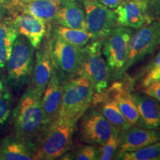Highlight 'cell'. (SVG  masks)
<instances>
[{
  "label": "cell",
  "mask_w": 160,
  "mask_h": 160,
  "mask_svg": "<svg viewBox=\"0 0 160 160\" xmlns=\"http://www.w3.org/2000/svg\"><path fill=\"white\" fill-rule=\"evenodd\" d=\"M157 68H160V51L156 55V57L145 66V68L143 70V73L145 74L147 72L150 71L151 70Z\"/></svg>",
  "instance_id": "cell-29"
},
{
  "label": "cell",
  "mask_w": 160,
  "mask_h": 160,
  "mask_svg": "<svg viewBox=\"0 0 160 160\" xmlns=\"http://www.w3.org/2000/svg\"><path fill=\"white\" fill-rule=\"evenodd\" d=\"M50 47L53 69L62 82L77 77L81 58V48L55 35L51 39Z\"/></svg>",
  "instance_id": "cell-7"
},
{
  "label": "cell",
  "mask_w": 160,
  "mask_h": 160,
  "mask_svg": "<svg viewBox=\"0 0 160 160\" xmlns=\"http://www.w3.org/2000/svg\"><path fill=\"white\" fill-rule=\"evenodd\" d=\"M131 37L132 31L130 28L118 25L103 40L102 53L112 81L119 79L123 75Z\"/></svg>",
  "instance_id": "cell-6"
},
{
  "label": "cell",
  "mask_w": 160,
  "mask_h": 160,
  "mask_svg": "<svg viewBox=\"0 0 160 160\" xmlns=\"http://www.w3.org/2000/svg\"><path fill=\"white\" fill-rule=\"evenodd\" d=\"M0 5L5 6V7L7 8V6L9 5H8V2L6 0H0Z\"/></svg>",
  "instance_id": "cell-34"
},
{
  "label": "cell",
  "mask_w": 160,
  "mask_h": 160,
  "mask_svg": "<svg viewBox=\"0 0 160 160\" xmlns=\"http://www.w3.org/2000/svg\"><path fill=\"white\" fill-rule=\"evenodd\" d=\"M99 158V151L97 146L85 145L79 148L74 154L71 157V159L77 160H97Z\"/></svg>",
  "instance_id": "cell-26"
},
{
  "label": "cell",
  "mask_w": 160,
  "mask_h": 160,
  "mask_svg": "<svg viewBox=\"0 0 160 160\" xmlns=\"http://www.w3.org/2000/svg\"><path fill=\"white\" fill-rule=\"evenodd\" d=\"M28 1V0H18V3H23V2H25Z\"/></svg>",
  "instance_id": "cell-35"
},
{
  "label": "cell",
  "mask_w": 160,
  "mask_h": 160,
  "mask_svg": "<svg viewBox=\"0 0 160 160\" xmlns=\"http://www.w3.org/2000/svg\"><path fill=\"white\" fill-rule=\"evenodd\" d=\"M34 48L22 35L16 39L7 64V80L11 85L22 88L31 80L34 65Z\"/></svg>",
  "instance_id": "cell-5"
},
{
  "label": "cell",
  "mask_w": 160,
  "mask_h": 160,
  "mask_svg": "<svg viewBox=\"0 0 160 160\" xmlns=\"http://www.w3.org/2000/svg\"><path fill=\"white\" fill-rule=\"evenodd\" d=\"M34 154V143L16 136L5 137L0 142V160H32Z\"/></svg>",
  "instance_id": "cell-18"
},
{
  "label": "cell",
  "mask_w": 160,
  "mask_h": 160,
  "mask_svg": "<svg viewBox=\"0 0 160 160\" xmlns=\"http://www.w3.org/2000/svg\"><path fill=\"white\" fill-rule=\"evenodd\" d=\"M18 36L13 19L5 17L0 20V68L6 66Z\"/></svg>",
  "instance_id": "cell-20"
},
{
  "label": "cell",
  "mask_w": 160,
  "mask_h": 160,
  "mask_svg": "<svg viewBox=\"0 0 160 160\" xmlns=\"http://www.w3.org/2000/svg\"><path fill=\"white\" fill-rule=\"evenodd\" d=\"M24 13H27L45 22L54 19L61 5L48 0H30L20 4Z\"/></svg>",
  "instance_id": "cell-21"
},
{
  "label": "cell",
  "mask_w": 160,
  "mask_h": 160,
  "mask_svg": "<svg viewBox=\"0 0 160 160\" xmlns=\"http://www.w3.org/2000/svg\"><path fill=\"white\" fill-rule=\"evenodd\" d=\"M77 119L57 118L44 130L35 144L34 159H59L71 148Z\"/></svg>",
  "instance_id": "cell-2"
},
{
  "label": "cell",
  "mask_w": 160,
  "mask_h": 160,
  "mask_svg": "<svg viewBox=\"0 0 160 160\" xmlns=\"http://www.w3.org/2000/svg\"><path fill=\"white\" fill-rule=\"evenodd\" d=\"M53 35L78 48H83L91 40V37L86 30L73 29L59 25L56 28Z\"/></svg>",
  "instance_id": "cell-22"
},
{
  "label": "cell",
  "mask_w": 160,
  "mask_h": 160,
  "mask_svg": "<svg viewBox=\"0 0 160 160\" xmlns=\"http://www.w3.org/2000/svg\"><path fill=\"white\" fill-rule=\"evenodd\" d=\"M145 1L147 4V7L150 5L158 13H160V0H145Z\"/></svg>",
  "instance_id": "cell-31"
},
{
  "label": "cell",
  "mask_w": 160,
  "mask_h": 160,
  "mask_svg": "<svg viewBox=\"0 0 160 160\" xmlns=\"http://www.w3.org/2000/svg\"><path fill=\"white\" fill-rule=\"evenodd\" d=\"M66 1H71V2H75V1H79V0H66Z\"/></svg>",
  "instance_id": "cell-36"
},
{
  "label": "cell",
  "mask_w": 160,
  "mask_h": 160,
  "mask_svg": "<svg viewBox=\"0 0 160 160\" xmlns=\"http://www.w3.org/2000/svg\"><path fill=\"white\" fill-rule=\"evenodd\" d=\"M86 31L92 40H104L118 26L115 12L97 0H84Z\"/></svg>",
  "instance_id": "cell-8"
},
{
  "label": "cell",
  "mask_w": 160,
  "mask_h": 160,
  "mask_svg": "<svg viewBox=\"0 0 160 160\" xmlns=\"http://www.w3.org/2000/svg\"><path fill=\"white\" fill-rule=\"evenodd\" d=\"M103 40H93L81 48L77 76H85L94 88V93L105 91L111 81L108 66L102 53Z\"/></svg>",
  "instance_id": "cell-4"
},
{
  "label": "cell",
  "mask_w": 160,
  "mask_h": 160,
  "mask_svg": "<svg viewBox=\"0 0 160 160\" xmlns=\"http://www.w3.org/2000/svg\"><path fill=\"white\" fill-rule=\"evenodd\" d=\"M11 113V93L0 80V127L8 121Z\"/></svg>",
  "instance_id": "cell-25"
},
{
  "label": "cell",
  "mask_w": 160,
  "mask_h": 160,
  "mask_svg": "<svg viewBox=\"0 0 160 160\" xmlns=\"http://www.w3.org/2000/svg\"><path fill=\"white\" fill-rule=\"evenodd\" d=\"M160 80V68L151 70L145 73V77L142 81V87L145 88L153 82Z\"/></svg>",
  "instance_id": "cell-28"
},
{
  "label": "cell",
  "mask_w": 160,
  "mask_h": 160,
  "mask_svg": "<svg viewBox=\"0 0 160 160\" xmlns=\"http://www.w3.org/2000/svg\"><path fill=\"white\" fill-rule=\"evenodd\" d=\"M137 105L139 119L137 126L148 129H160V104L149 96L132 94Z\"/></svg>",
  "instance_id": "cell-15"
},
{
  "label": "cell",
  "mask_w": 160,
  "mask_h": 160,
  "mask_svg": "<svg viewBox=\"0 0 160 160\" xmlns=\"http://www.w3.org/2000/svg\"><path fill=\"white\" fill-rule=\"evenodd\" d=\"M119 159L122 160H160V141L147 145L137 151L125 152Z\"/></svg>",
  "instance_id": "cell-23"
},
{
  "label": "cell",
  "mask_w": 160,
  "mask_h": 160,
  "mask_svg": "<svg viewBox=\"0 0 160 160\" xmlns=\"http://www.w3.org/2000/svg\"><path fill=\"white\" fill-rule=\"evenodd\" d=\"M92 103L93 107L99 110L117 131H125L131 126L121 113L115 100L105 94L104 92L96 94L94 93Z\"/></svg>",
  "instance_id": "cell-17"
},
{
  "label": "cell",
  "mask_w": 160,
  "mask_h": 160,
  "mask_svg": "<svg viewBox=\"0 0 160 160\" xmlns=\"http://www.w3.org/2000/svg\"><path fill=\"white\" fill-rule=\"evenodd\" d=\"M79 136L88 145L100 146L117 131L95 107H90L79 119Z\"/></svg>",
  "instance_id": "cell-9"
},
{
  "label": "cell",
  "mask_w": 160,
  "mask_h": 160,
  "mask_svg": "<svg viewBox=\"0 0 160 160\" xmlns=\"http://www.w3.org/2000/svg\"><path fill=\"white\" fill-rule=\"evenodd\" d=\"M120 133L119 131L113 132L110 137L99 146L98 148L100 160H110L114 159L115 153L119 151L120 143Z\"/></svg>",
  "instance_id": "cell-24"
},
{
  "label": "cell",
  "mask_w": 160,
  "mask_h": 160,
  "mask_svg": "<svg viewBox=\"0 0 160 160\" xmlns=\"http://www.w3.org/2000/svg\"><path fill=\"white\" fill-rule=\"evenodd\" d=\"M41 102L42 96L30 85L13 112L16 137L33 142L41 135L45 130Z\"/></svg>",
  "instance_id": "cell-1"
},
{
  "label": "cell",
  "mask_w": 160,
  "mask_h": 160,
  "mask_svg": "<svg viewBox=\"0 0 160 160\" xmlns=\"http://www.w3.org/2000/svg\"><path fill=\"white\" fill-rule=\"evenodd\" d=\"M28 1H30V0H28ZM48 1L52 2H55V3L59 4V5H63V4L65 2L66 0H48ZM20 4H21V3H20Z\"/></svg>",
  "instance_id": "cell-33"
},
{
  "label": "cell",
  "mask_w": 160,
  "mask_h": 160,
  "mask_svg": "<svg viewBox=\"0 0 160 160\" xmlns=\"http://www.w3.org/2000/svg\"><path fill=\"white\" fill-rule=\"evenodd\" d=\"M6 13H7V8L5 6L0 5V20L5 17Z\"/></svg>",
  "instance_id": "cell-32"
},
{
  "label": "cell",
  "mask_w": 160,
  "mask_h": 160,
  "mask_svg": "<svg viewBox=\"0 0 160 160\" xmlns=\"http://www.w3.org/2000/svg\"><path fill=\"white\" fill-rule=\"evenodd\" d=\"M114 12L118 25L139 29L151 23L145 0H124Z\"/></svg>",
  "instance_id": "cell-11"
},
{
  "label": "cell",
  "mask_w": 160,
  "mask_h": 160,
  "mask_svg": "<svg viewBox=\"0 0 160 160\" xmlns=\"http://www.w3.org/2000/svg\"><path fill=\"white\" fill-rule=\"evenodd\" d=\"M54 19L63 27L86 30L85 13L75 2L65 1L58 10Z\"/></svg>",
  "instance_id": "cell-19"
},
{
  "label": "cell",
  "mask_w": 160,
  "mask_h": 160,
  "mask_svg": "<svg viewBox=\"0 0 160 160\" xmlns=\"http://www.w3.org/2000/svg\"><path fill=\"white\" fill-rule=\"evenodd\" d=\"M143 93L160 102V80L153 82L144 88Z\"/></svg>",
  "instance_id": "cell-27"
},
{
  "label": "cell",
  "mask_w": 160,
  "mask_h": 160,
  "mask_svg": "<svg viewBox=\"0 0 160 160\" xmlns=\"http://www.w3.org/2000/svg\"><path fill=\"white\" fill-rule=\"evenodd\" d=\"M13 23L18 34L27 38L32 46L37 49L46 33L45 22L27 13H22L16 17Z\"/></svg>",
  "instance_id": "cell-16"
},
{
  "label": "cell",
  "mask_w": 160,
  "mask_h": 160,
  "mask_svg": "<svg viewBox=\"0 0 160 160\" xmlns=\"http://www.w3.org/2000/svg\"><path fill=\"white\" fill-rule=\"evenodd\" d=\"M160 45V23L153 22L141 28L131 37L123 74L132 65L151 54Z\"/></svg>",
  "instance_id": "cell-10"
},
{
  "label": "cell",
  "mask_w": 160,
  "mask_h": 160,
  "mask_svg": "<svg viewBox=\"0 0 160 160\" xmlns=\"http://www.w3.org/2000/svg\"><path fill=\"white\" fill-rule=\"evenodd\" d=\"M94 88L85 76H77L63 83L61 107L57 118L77 119L91 107Z\"/></svg>",
  "instance_id": "cell-3"
},
{
  "label": "cell",
  "mask_w": 160,
  "mask_h": 160,
  "mask_svg": "<svg viewBox=\"0 0 160 160\" xmlns=\"http://www.w3.org/2000/svg\"><path fill=\"white\" fill-rule=\"evenodd\" d=\"M103 5L106 6L108 8H116L118 5H119L124 0H97Z\"/></svg>",
  "instance_id": "cell-30"
},
{
  "label": "cell",
  "mask_w": 160,
  "mask_h": 160,
  "mask_svg": "<svg viewBox=\"0 0 160 160\" xmlns=\"http://www.w3.org/2000/svg\"><path fill=\"white\" fill-rule=\"evenodd\" d=\"M160 141V129H148L131 125L128 129L120 133L118 159L125 152L138 149Z\"/></svg>",
  "instance_id": "cell-13"
},
{
  "label": "cell",
  "mask_w": 160,
  "mask_h": 160,
  "mask_svg": "<svg viewBox=\"0 0 160 160\" xmlns=\"http://www.w3.org/2000/svg\"><path fill=\"white\" fill-rule=\"evenodd\" d=\"M63 83L53 69V73L42 97V109L45 129L57 119L61 107Z\"/></svg>",
  "instance_id": "cell-14"
},
{
  "label": "cell",
  "mask_w": 160,
  "mask_h": 160,
  "mask_svg": "<svg viewBox=\"0 0 160 160\" xmlns=\"http://www.w3.org/2000/svg\"><path fill=\"white\" fill-rule=\"evenodd\" d=\"M50 43L51 39L47 37L37 49L31 80V86L42 97L53 71Z\"/></svg>",
  "instance_id": "cell-12"
}]
</instances>
